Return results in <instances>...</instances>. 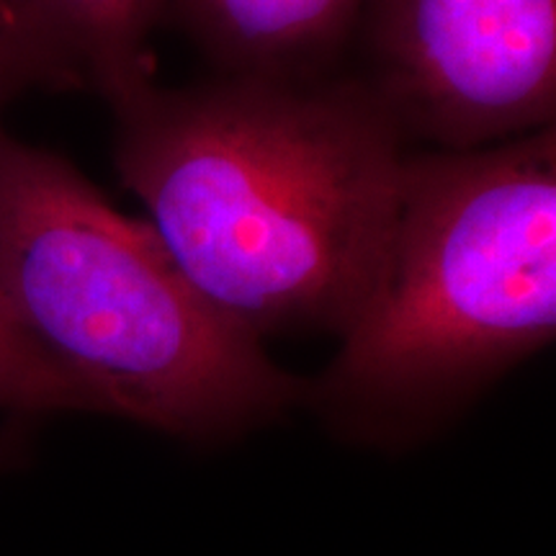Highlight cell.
Wrapping results in <instances>:
<instances>
[{
	"instance_id": "6da1fadb",
	"label": "cell",
	"mask_w": 556,
	"mask_h": 556,
	"mask_svg": "<svg viewBox=\"0 0 556 556\" xmlns=\"http://www.w3.org/2000/svg\"><path fill=\"white\" fill-rule=\"evenodd\" d=\"M111 111L122 184L229 323L258 340L351 328L409 155L364 78L222 75Z\"/></svg>"
},
{
	"instance_id": "7a4b0ae2",
	"label": "cell",
	"mask_w": 556,
	"mask_h": 556,
	"mask_svg": "<svg viewBox=\"0 0 556 556\" xmlns=\"http://www.w3.org/2000/svg\"><path fill=\"white\" fill-rule=\"evenodd\" d=\"M556 332V129L405 160L384 258L304 402L356 441L426 435Z\"/></svg>"
},
{
	"instance_id": "3957f363",
	"label": "cell",
	"mask_w": 556,
	"mask_h": 556,
	"mask_svg": "<svg viewBox=\"0 0 556 556\" xmlns=\"http://www.w3.org/2000/svg\"><path fill=\"white\" fill-rule=\"evenodd\" d=\"M0 296L31 345L106 413L222 441L304 405L307 381L222 315L150 222L0 119Z\"/></svg>"
},
{
	"instance_id": "277c9868",
	"label": "cell",
	"mask_w": 556,
	"mask_h": 556,
	"mask_svg": "<svg viewBox=\"0 0 556 556\" xmlns=\"http://www.w3.org/2000/svg\"><path fill=\"white\" fill-rule=\"evenodd\" d=\"M368 75L400 135L479 150L554 127L556 0H371Z\"/></svg>"
},
{
	"instance_id": "5b68a950",
	"label": "cell",
	"mask_w": 556,
	"mask_h": 556,
	"mask_svg": "<svg viewBox=\"0 0 556 556\" xmlns=\"http://www.w3.org/2000/svg\"><path fill=\"white\" fill-rule=\"evenodd\" d=\"M371 0H168L222 75L317 78L338 60Z\"/></svg>"
},
{
	"instance_id": "8992f818",
	"label": "cell",
	"mask_w": 556,
	"mask_h": 556,
	"mask_svg": "<svg viewBox=\"0 0 556 556\" xmlns=\"http://www.w3.org/2000/svg\"><path fill=\"white\" fill-rule=\"evenodd\" d=\"M62 90H93L111 109L157 86L152 34L168 0H5Z\"/></svg>"
},
{
	"instance_id": "52a82bcc",
	"label": "cell",
	"mask_w": 556,
	"mask_h": 556,
	"mask_svg": "<svg viewBox=\"0 0 556 556\" xmlns=\"http://www.w3.org/2000/svg\"><path fill=\"white\" fill-rule=\"evenodd\" d=\"M0 409L60 413L86 409L75 387L24 336L0 296Z\"/></svg>"
},
{
	"instance_id": "ba28073f",
	"label": "cell",
	"mask_w": 556,
	"mask_h": 556,
	"mask_svg": "<svg viewBox=\"0 0 556 556\" xmlns=\"http://www.w3.org/2000/svg\"><path fill=\"white\" fill-rule=\"evenodd\" d=\"M62 90L58 75L18 26L9 3L0 0V114L26 90Z\"/></svg>"
},
{
	"instance_id": "9c48e42d",
	"label": "cell",
	"mask_w": 556,
	"mask_h": 556,
	"mask_svg": "<svg viewBox=\"0 0 556 556\" xmlns=\"http://www.w3.org/2000/svg\"><path fill=\"white\" fill-rule=\"evenodd\" d=\"M24 451V433L18 428H9L0 433V469L11 467L13 458Z\"/></svg>"
}]
</instances>
